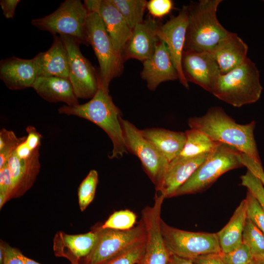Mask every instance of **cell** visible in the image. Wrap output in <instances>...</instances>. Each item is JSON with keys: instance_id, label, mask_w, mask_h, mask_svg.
Listing matches in <instances>:
<instances>
[{"instance_id": "obj_31", "label": "cell", "mask_w": 264, "mask_h": 264, "mask_svg": "<svg viewBox=\"0 0 264 264\" xmlns=\"http://www.w3.org/2000/svg\"><path fill=\"white\" fill-rule=\"evenodd\" d=\"M145 245L146 238L102 264H140Z\"/></svg>"}, {"instance_id": "obj_11", "label": "cell", "mask_w": 264, "mask_h": 264, "mask_svg": "<svg viewBox=\"0 0 264 264\" xmlns=\"http://www.w3.org/2000/svg\"><path fill=\"white\" fill-rule=\"evenodd\" d=\"M66 46L69 61V80L78 98L91 99L99 86V76L80 49L79 41L66 35H59Z\"/></svg>"}, {"instance_id": "obj_9", "label": "cell", "mask_w": 264, "mask_h": 264, "mask_svg": "<svg viewBox=\"0 0 264 264\" xmlns=\"http://www.w3.org/2000/svg\"><path fill=\"white\" fill-rule=\"evenodd\" d=\"M120 121L127 151L140 159L144 171L156 187L161 181L170 162L143 136L140 130L122 117Z\"/></svg>"}, {"instance_id": "obj_46", "label": "cell", "mask_w": 264, "mask_h": 264, "mask_svg": "<svg viewBox=\"0 0 264 264\" xmlns=\"http://www.w3.org/2000/svg\"></svg>"}, {"instance_id": "obj_39", "label": "cell", "mask_w": 264, "mask_h": 264, "mask_svg": "<svg viewBox=\"0 0 264 264\" xmlns=\"http://www.w3.org/2000/svg\"><path fill=\"white\" fill-rule=\"evenodd\" d=\"M27 135L25 142L32 151L40 149L41 145L42 135L33 126H29L26 128Z\"/></svg>"}, {"instance_id": "obj_35", "label": "cell", "mask_w": 264, "mask_h": 264, "mask_svg": "<svg viewBox=\"0 0 264 264\" xmlns=\"http://www.w3.org/2000/svg\"><path fill=\"white\" fill-rule=\"evenodd\" d=\"M241 180V184L252 194L264 210V186L260 179L247 170Z\"/></svg>"}, {"instance_id": "obj_38", "label": "cell", "mask_w": 264, "mask_h": 264, "mask_svg": "<svg viewBox=\"0 0 264 264\" xmlns=\"http://www.w3.org/2000/svg\"><path fill=\"white\" fill-rule=\"evenodd\" d=\"M4 250V259L2 264H24L19 255V250L1 242Z\"/></svg>"}, {"instance_id": "obj_4", "label": "cell", "mask_w": 264, "mask_h": 264, "mask_svg": "<svg viewBox=\"0 0 264 264\" xmlns=\"http://www.w3.org/2000/svg\"><path fill=\"white\" fill-rule=\"evenodd\" d=\"M262 90L260 72L255 64L247 58L240 66L221 74L211 93L220 100L239 108L257 102Z\"/></svg>"}, {"instance_id": "obj_26", "label": "cell", "mask_w": 264, "mask_h": 264, "mask_svg": "<svg viewBox=\"0 0 264 264\" xmlns=\"http://www.w3.org/2000/svg\"><path fill=\"white\" fill-rule=\"evenodd\" d=\"M186 141L182 150L175 159L193 158L209 153L220 143L213 140L203 132L190 129L185 132Z\"/></svg>"}, {"instance_id": "obj_32", "label": "cell", "mask_w": 264, "mask_h": 264, "mask_svg": "<svg viewBox=\"0 0 264 264\" xmlns=\"http://www.w3.org/2000/svg\"><path fill=\"white\" fill-rule=\"evenodd\" d=\"M26 136L18 137L12 131L3 128L0 131V168L8 160L17 147Z\"/></svg>"}, {"instance_id": "obj_20", "label": "cell", "mask_w": 264, "mask_h": 264, "mask_svg": "<svg viewBox=\"0 0 264 264\" xmlns=\"http://www.w3.org/2000/svg\"><path fill=\"white\" fill-rule=\"evenodd\" d=\"M37 78L33 59L12 56L0 62V78L11 90L32 88Z\"/></svg>"}, {"instance_id": "obj_28", "label": "cell", "mask_w": 264, "mask_h": 264, "mask_svg": "<svg viewBox=\"0 0 264 264\" xmlns=\"http://www.w3.org/2000/svg\"><path fill=\"white\" fill-rule=\"evenodd\" d=\"M242 242L249 248L254 258H264V233L247 218Z\"/></svg>"}, {"instance_id": "obj_33", "label": "cell", "mask_w": 264, "mask_h": 264, "mask_svg": "<svg viewBox=\"0 0 264 264\" xmlns=\"http://www.w3.org/2000/svg\"><path fill=\"white\" fill-rule=\"evenodd\" d=\"M245 200L247 218L264 233V210L249 191H247Z\"/></svg>"}, {"instance_id": "obj_36", "label": "cell", "mask_w": 264, "mask_h": 264, "mask_svg": "<svg viewBox=\"0 0 264 264\" xmlns=\"http://www.w3.org/2000/svg\"><path fill=\"white\" fill-rule=\"evenodd\" d=\"M173 8L171 0H151L147 2V8L154 17L161 18L169 14Z\"/></svg>"}, {"instance_id": "obj_29", "label": "cell", "mask_w": 264, "mask_h": 264, "mask_svg": "<svg viewBox=\"0 0 264 264\" xmlns=\"http://www.w3.org/2000/svg\"><path fill=\"white\" fill-rule=\"evenodd\" d=\"M98 182L97 172L91 170L80 183L78 189V197L81 211H84L93 201Z\"/></svg>"}, {"instance_id": "obj_13", "label": "cell", "mask_w": 264, "mask_h": 264, "mask_svg": "<svg viewBox=\"0 0 264 264\" xmlns=\"http://www.w3.org/2000/svg\"><path fill=\"white\" fill-rule=\"evenodd\" d=\"M181 64L188 82L195 83L211 93L221 74L211 52L183 51Z\"/></svg>"}, {"instance_id": "obj_42", "label": "cell", "mask_w": 264, "mask_h": 264, "mask_svg": "<svg viewBox=\"0 0 264 264\" xmlns=\"http://www.w3.org/2000/svg\"><path fill=\"white\" fill-rule=\"evenodd\" d=\"M168 264H196L192 260L171 254Z\"/></svg>"}, {"instance_id": "obj_17", "label": "cell", "mask_w": 264, "mask_h": 264, "mask_svg": "<svg viewBox=\"0 0 264 264\" xmlns=\"http://www.w3.org/2000/svg\"><path fill=\"white\" fill-rule=\"evenodd\" d=\"M159 26L158 22L151 18L136 25L123 49V60L132 58L143 62L149 58L160 40L157 34Z\"/></svg>"}, {"instance_id": "obj_34", "label": "cell", "mask_w": 264, "mask_h": 264, "mask_svg": "<svg viewBox=\"0 0 264 264\" xmlns=\"http://www.w3.org/2000/svg\"><path fill=\"white\" fill-rule=\"evenodd\" d=\"M223 260L227 264H250L254 258L248 246L243 242L228 253H220Z\"/></svg>"}, {"instance_id": "obj_24", "label": "cell", "mask_w": 264, "mask_h": 264, "mask_svg": "<svg viewBox=\"0 0 264 264\" xmlns=\"http://www.w3.org/2000/svg\"><path fill=\"white\" fill-rule=\"evenodd\" d=\"M97 239L96 230L88 233L78 235H69L60 232L56 235L54 244V249L57 254L60 251L66 248L68 254L65 257L70 260H79L87 257L94 247Z\"/></svg>"}, {"instance_id": "obj_43", "label": "cell", "mask_w": 264, "mask_h": 264, "mask_svg": "<svg viewBox=\"0 0 264 264\" xmlns=\"http://www.w3.org/2000/svg\"><path fill=\"white\" fill-rule=\"evenodd\" d=\"M19 255L21 258L23 260L24 264H41L30 258L25 256L23 254L19 251Z\"/></svg>"}, {"instance_id": "obj_41", "label": "cell", "mask_w": 264, "mask_h": 264, "mask_svg": "<svg viewBox=\"0 0 264 264\" xmlns=\"http://www.w3.org/2000/svg\"><path fill=\"white\" fill-rule=\"evenodd\" d=\"M20 0H1L0 5L3 14L6 19H13L16 7Z\"/></svg>"}, {"instance_id": "obj_37", "label": "cell", "mask_w": 264, "mask_h": 264, "mask_svg": "<svg viewBox=\"0 0 264 264\" xmlns=\"http://www.w3.org/2000/svg\"><path fill=\"white\" fill-rule=\"evenodd\" d=\"M240 160L243 166L258 178L264 186V171L262 164L257 163L242 153L240 154Z\"/></svg>"}, {"instance_id": "obj_27", "label": "cell", "mask_w": 264, "mask_h": 264, "mask_svg": "<svg viewBox=\"0 0 264 264\" xmlns=\"http://www.w3.org/2000/svg\"><path fill=\"white\" fill-rule=\"evenodd\" d=\"M132 30L143 22L147 8L145 0H112Z\"/></svg>"}, {"instance_id": "obj_8", "label": "cell", "mask_w": 264, "mask_h": 264, "mask_svg": "<svg viewBox=\"0 0 264 264\" xmlns=\"http://www.w3.org/2000/svg\"><path fill=\"white\" fill-rule=\"evenodd\" d=\"M160 227L171 254L192 260L203 255L221 253L217 233L181 230L169 226L162 219Z\"/></svg>"}, {"instance_id": "obj_40", "label": "cell", "mask_w": 264, "mask_h": 264, "mask_svg": "<svg viewBox=\"0 0 264 264\" xmlns=\"http://www.w3.org/2000/svg\"><path fill=\"white\" fill-rule=\"evenodd\" d=\"M192 260L196 264H227L220 253H211L196 257Z\"/></svg>"}, {"instance_id": "obj_10", "label": "cell", "mask_w": 264, "mask_h": 264, "mask_svg": "<svg viewBox=\"0 0 264 264\" xmlns=\"http://www.w3.org/2000/svg\"><path fill=\"white\" fill-rule=\"evenodd\" d=\"M97 239L90 253L84 258V264H102L121 253L134 244L146 238L142 221L127 230L96 229Z\"/></svg>"}, {"instance_id": "obj_3", "label": "cell", "mask_w": 264, "mask_h": 264, "mask_svg": "<svg viewBox=\"0 0 264 264\" xmlns=\"http://www.w3.org/2000/svg\"><path fill=\"white\" fill-rule=\"evenodd\" d=\"M221 0H200L188 5L184 51L211 52L230 32L220 23L217 8Z\"/></svg>"}, {"instance_id": "obj_12", "label": "cell", "mask_w": 264, "mask_h": 264, "mask_svg": "<svg viewBox=\"0 0 264 264\" xmlns=\"http://www.w3.org/2000/svg\"><path fill=\"white\" fill-rule=\"evenodd\" d=\"M188 6H183L176 16L172 17L160 25L157 32L160 40L166 44L177 70L178 80L186 88L188 82L182 70L181 60L186 39L188 21Z\"/></svg>"}, {"instance_id": "obj_45", "label": "cell", "mask_w": 264, "mask_h": 264, "mask_svg": "<svg viewBox=\"0 0 264 264\" xmlns=\"http://www.w3.org/2000/svg\"><path fill=\"white\" fill-rule=\"evenodd\" d=\"M70 261L71 262V264H79V260L73 259L70 260Z\"/></svg>"}, {"instance_id": "obj_15", "label": "cell", "mask_w": 264, "mask_h": 264, "mask_svg": "<svg viewBox=\"0 0 264 264\" xmlns=\"http://www.w3.org/2000/svg\"><path fill=\"white\" fill-rule=\"evenodd\" d=\"M39 156V149L25 159L19 157L14 151L2 166L6 168L11 181L10 200L22 196L33 186L41 167Z\"/></svg>"}, {"instance_id": "obj_30", "label": "cell", "mask_w": 264, "mask_h": 264, "mask_svg": "<svg viewBox=\"0 0 264 264\" xmlns=\"http://www.w3.org/2000/svg\"><path fill=\"white\" fill-rule=\"evenodd\" d=\"M136 216L130 210H122L112 213L100 227L102 229L129 230L134 227Z\"/></svg>"}, {"instance_id": "obj_44", "label": "cell", "mask_w": 264, "mask_h": 264, "mask_svg": "<svg viewBox=\"0 0 264 264\" xmlns=\"http://www.w3.org/2000/svg\"><path fill=\"white\" fill-rule=\"evenodd\" d=\"M250 264H264V258H254Z\"/></svg>"}, {"instance_id": "obj_18", "label": "cell", "mask_w": 264, "mask_h": 264, "mask_svg": "<svg viewBox=\"0 0 264 264\" xmlns=\"http://www.w3.org/2000/svg\"><path fill=\"white\" fill-rule=\"evenodd\" d=\"M184 159H175L169 164L156 193L165 198L174 197L176 191L190 177L211 153Z\"/></svg>"}, {"instance_id": "obj_25", "label": "cell", "mask_w": 264, "mask_h": 264, "mask_svg": "<svg viewBox=\"0 0 264 264\" xmlns=\"http://www.w3.org/2000/svg\"><path fill=\"white\" fill-rule=\"evenodd\" d=\"M246 219L244 199L237 207L226 225L217 233L222 253L229 252L242 243Z\"/></svg>"}, {"instance_id": "obj_16", "label": "cell", "mask_w": 264, "mask_h": 264, "mask_svg": "<svg viewBox=\"0 0 264 264\" xmlns=\"http://www.w3.org/2000/svg\"><path fill=\"white\" fill-rule=\"evenodd\" d=\"M141 72L149 89L155 90L162 83L178 79L177 70L166 44L159 40L153 55L143 62Z\"/></svg>"}, {"instance_id": "obj_21", "label": "cell", "mask_w": 264, "mask_h": 264, "mask_svg": "<svg viewBox=\"0 0 264 264\" xmlns=\"http://www.w3.org/2000/svg\"><path fill=\"white\" fill-rule=\"evenodd\" d=\"M247 45L235 33L229 32L220 40L211 52L221 74L242 65L247 59Z\"/></svg>"}, {"instance_id": "obj_14", "label": "cell", "mask_w": 264, "mask_h": 264, "mask_svg": "<svg viewBox=\"0 0 264 264\" xmlns=\"http://www.w3.org/2000/svg\"><path fill=\"white\" fill-rule=\"evenodd\" d=\"M84 4L88 12L99 15L116 51L122 56L132 30L112 0H86Z\"/></svg>"}, {"instance_id": "obj_7", "label": "cell", "mask_w": 264, "mask_h": 264, "mask_svg": "<svg viewBox=\"0 0 264 264\" xmlns=\"http://www.w3.org/2000/svg\"><path fill=\"white\" fill-rule=\"evenodd\" d=\"M88 11L80 0H66L53 13L44 17L32 20L31 23L52 35H68L80 44H88L86 26Z\"/></svg>"}, {"instance_id": "obj_22", "label": "cell", "mask_w": 264, "mask_h": 264, "mask_svg": "<svg viewBox=\"0 0 264 264\" xmlns=\"http://www.w3.org/2000/svg\"><path fill=\"white\" fill-rule=\"evenodd\" d=\"M32 88L40 96L48 102H63L70 106L79 104L69 79L55 76L39 77Z\"/></svg>"}, {"instance_id": "obj_6", "label": "cell", "mask_w": 264, "mask_h": 264, "mask_svg": "<svg viewBox=\"0 0 264 264\" xmlns=\"http://www.w3.org/2000/svg\"><path fill=\"white\" fill-rule=\"evenodd\" d=\"M241 153L229 145L220 143L176 191L174 196L200 192L224 173L244 167L240 160Z\"/></svg>"}, {"instance_id": "obj_1", "label": "cell", "mask_w": 264, "mask_h": 264, "mask_svg": "<svg viewBox=\"0 0 264 264\" xmlns=\"http://www.w3.org/2000/svg\"><path fill=\"white\" fill-rule=\"evenodd\" d=\"M190 129L199 130L216 142L229 145L262 164L254 137L256 122L240 124L218 107H212L200 117L188 121Z\"/></svg>"}, {"instance_id": "obj_5", "label": "cell", "mask_w": 264, "mask_h": 264, "mask_svg": "<svg viewBox=\"0 0 264 264\" xmlns=\"http://www.w3.org/2000/svg\"><path fill=\"white\" fill-rule=\"evenodd\" d=\"M86 34L88 44L93 48L99 63V84L109 89L110 82L122 73L124 60L97 12H88Z\"/></svg>"}, {"instance_id": "obj_19", "label": "cell", "mask_w": 264, "mask_h": 264, "mask_svg": "<svg viewBox=\"0 0 264 264\" xmlns=\"http://www.w3.org/2000/svg\"><path fill=\"white\" fill-rule=\"evenodd\" d=\"M33 60L38 77L55 76L69 79L68 52L60 36L53 35L51 47L39 52Z\"/></svg>"}, {"instance_id": "obj_23", "label": "cell", "mask_w": 264, "mask_h": 264, "mask_svg": "<svg viewBox=\"0 0 264 264\" xmlns=\"http://www.w3.org/2000/svg\"><path fill=\"white\" fill-rule=\"evenodd\" d=\"M141 131L143 136L170 163L180 154L186 141L185 132L155 128Z\"/></svg>"}, {"instance_id": "obj_2", "label": "cell", "mask_w": 264, "mask_h": 264, "mask_svg": "<svg viewBox=\"0 0 264 264\" xmlns=\"http://www.w3.org/2000/svg\"><path fill=\"white\" fill-rule=\"evenodd\" d=\"M58 112L87 119L103 129L113 145L110 159L119 158L128 153L120 124V110L114 104L109 89L99 84L96 93L88 102L73 106L64 105L59 108Z\"/></svg>"}]
</instances>
